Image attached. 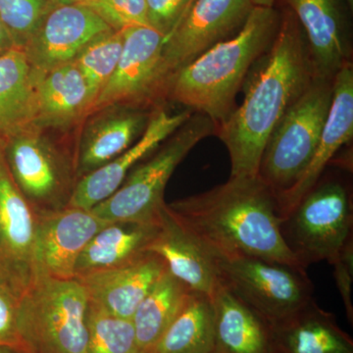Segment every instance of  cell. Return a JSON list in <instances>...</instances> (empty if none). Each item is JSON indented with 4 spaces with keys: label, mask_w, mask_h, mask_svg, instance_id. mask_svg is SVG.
Here are the masks:
<instances>
[{
    "label": "cell",
    "mask_w": 353,
    "mask_h": 353,
    "mask_svg": "<svg viewBox=\"0 0 353 353\" xmlns=\"http://www.w3.org/2000/svg\"><path fill=\"white\" fill-rule=\"evenodd\" d=\"M314 79L305 36L288 9L270 48L246 77L241 105L216 127L229 152L231 178L259 175L272 132Z\"/></svg>",
    "instance_id": "cell-1"
},
{
    "label": "cell",
    "mask_w": 353,
    "mask_h": 353,
    "mask_svg": "<svg viewBox=\"0 0 353 353\" xmlns=\"http://www.w3.org/2000/svg\"><path fill=\"white\" fill-rule=\"evenodd\" d=\"M168 208L215 260L252 256L303 268L281 233L275 194L259 175L230 176Z\"/></svg>",
    "instance_id": "cell-2"
},
{
    "label": "cell",
    "mask_w": 353,
    "mask_h": 353,
    "mask_svg": "<svg viewBox=\"0 0 353 353\" xmlns=\"http://www.w3.org/2000/svg\"><path fill=\"white\" fill-rule=\"evenodd\" d=\"M282 14L274 7H253L243 28L215 44L174 76L167 99L201 113L216 127L229 117L253 64L270 48Z\"/></svg>",
    "instance_id": "cell-3"
},
{
    "label": "cell",
    "mask_w": 353,
    "mask_h": 353,
    "mask_svg": "<svg viewBox=\"0 0 353 353\" xmlns=\"http://www.w3.org/2000/svg\"><path fill=\"white\" fill-rule=\"evenodd\" d=\"M88 297L78 279L37 276L19 297L17 334L26 353H85Z\"/></svg>",
    "instance_id": "cell-4"
},
{
    "label": "cell",
    "mask_w": 353,
    "mask_h": 353,
    "mask_svg": "<svg viewBox=\"0 0 353 353\" xmlns=\"http://www.w3.org/2000/svg\"><path fill=\"white\" fill-rule=\"evenodd\" d=\"M216 125L201 113L192 116L161 145L137 164L119 189L90 209L108 222L158 223L164 190L179 164L202 139L215 134Z\"/></svg>",
    "instance_id": "cell-5"
},
{
    "label": "cell",
    "mask_w": 353,
    "mask_h": 353,
    "mask_svg": "<svg viewBox=\"0 0 353 353\" xmlns=\"http://www.w3.org/2000/svg\"><path fill=\"white\" fill-rule=\"evenodd\" d=\"M285 245L303 269L332 261L353 236L352 188L340 176L323 174L281 221Z\"/></svg>",
    "instance_id": "cell-6"
},
{
    "label": "cell",
    "mask_w": 353,
    "mask_h": 353,
    "mask_svg": "<svg viewBox=\"0 0 353 353\" xmlns=\"http://www.w3.org/2000/svg\"><path fill=\"white\" fill-rule=\"evenodd\" d=\"M332 99L333 80L314 79L272 132L259 176L275 196L290 189L314 157Z\"/></svg>",
    "instance_id": "cell-7"
},
{
    "label": "cell",
    "mask_w": 353,
    "mask_h": 353,
    "mask_svg": "<svg viewBox=\"0 0 353 353\" xmlns=\"http://www.w3.org/2000/svg\"><path fill=\"white\" fill-rule=\"evenodd\" d=\"M0 141L14 182L37 214L69 205L79 181L75 152L34 126Z\"/></svg>",
    "instance_id": "cell-8"
},
{
    "label": "cell",
    "mask_w": 353,
    "mask_h": 353,
    "mask_svg": "<svg viewBox=\"0 0 353 353\" xmlns=\"http://www.w3.org/2000/svg\"><path fill=\"white\" fill-rule=\"evenodd\" d=\"M215 261L221 284L270 324L314 299L306 269L252 256Z\"/></svg>",
    "instance_id": "cell-9"
},
{
    "label": "cell",
    "mask_w": 353,
    "mask_h": 353,
    "mask_svg": "<svg viewBox=\"0 0 353 353\" xmlns=\"http://www.w3.org/2000/svg\"><path fill=\"white\" fill-rule=\"evenodd\" d=\"M123 32L119 62L90 106L88 117L115 105L153 111L162 108V102L167 99L161 73L163 34L150 26H132Z\"/></svg>",
    "instance_id": "cell-10"
},
{
    "label": "cell",
    "mask_w": 353,
    "mask_h": 353,
    "mask_svg": "<svg viewBox=\"0 0 353 353\" xmlns=\"http://www.w3.org/2000/svg\"><path fill=\"white\" fill-rule=\"evenodd\" d=\"M252 0H194L164 39L161 73L168 97L174 76L215 44L234 36L253 9Z\"/></svg>",
    "instance_id": "cell-11"
},
{
    "label": "cell",
    "mask_w": 353,
    "mask_h": 353,
    "mask_svg": "<svg viewBox=\"0 0 353 353\" xmlns=\"http://www.w3.org/2000/svg\"><path fill=\"white\" fill-rule=\"evenodd\" d=\"M37 213L14 182L0 141V280L19 296L36 279Z\"/></svg>",
    "instance_id": "cell-12"
},
{
    "label": "cell",
    "mask_w": 353,
    "mask_h": 353,
    "mask_svg": "<svg viewBox=\"0 0 353 353\" xmlns=\"http://www.w3.org/2000/svg\"><path fill=\"white\" fill-rule=\"evenodd\" d=\"M92 210L66 206L37 214L34 260L37 276L75 278L81 253L99 230L108 224Z\"/></svg>",
    "instance_id": "cell-13"
},
{
    "label": "cell",
    "mask_w": 353,
    "mask_h": 353,
    "mask_svg": "<svg viewBox=\"0 0 353 353\" xmlns=\"http://www.w3.org/2000/svg\"><path fill=\"white\" fill-rule=\"evenodd\" d=\"M111 31L87 6L55 4L23 50L34 68L48 71L73 62L88 43Z\"/></svg>",
    "instance_id": "cell-14"
},
{
    "label": "cell",
    "mask_w": 353,
    "mask_h": 353,
    "mask_svg": "<svg viewBox=\"0 0 353 353\" xmlns=\"http://www.w3.org/2000/svg\"><path fill=\"white\" fill-rule=\"evenodd\" d=\"M307 41L315 79L334 80L352 63V46L341 0H285Z\"/></svg>",
    "instance_id": "cell-15"
},
{
    "label": "cell",
    "mask_w": 353,
    "mask_h": 353,
    "mask_svg": "<svg viewBox=\"0 0 353 353\" xmlns=\"http://www.w3.org/2000/svg\"><path fill=\"white\" fill-rule=\"evenodd\" d=\"M192 113L188 109L175 114L169 113L163 108L153 110L145 131L131 148L108 164L79 179L69 205L90 210L112 196L130 171L152 154Z\"/></svg>",
    "instance_id": "cell-16"
},
{
    "label": "cell",
    "mask_w": 353,
    "mask_h": 353,
    "mask_svg": "<svg viewBox=\"0 0 353 353\" xmlns=\"http://www.w3.org/2000/svg\"><path fill=\"white\" fill-rule=\"evenodd\" d=\"M353 137V67L345 65L334 76L333 99L317 150L307 168L290 189L276 196L281 221L320 180L325 169Z\"/></svg>",
    "instance_id": "cell-17"
},
{
    "label": "cell",
    "mask_w": 353,
    "mask_h": 353,
    "mask_svg": "<svg viewBox=\"0 0 353 353\" xmlns=\"http://www.w3.org/2000/svg\"><path fill=\"white\" fill-rule=\"evenodd\" d=\"M152 111L110 106L92 115L76 148L77 175L82 176L108 164L131 148L145 131Z\"/></svg>",
    "instance_id": "cell-18"
},
{
    "label": "cell",
    "mask_w": 353,
    "mask_h": 353,
    "mask_svg": "<svg viewBox=\"0 0 353 353\" xmlns=\"http://www.w3.org/2000/svg\"><path fill=\"white\" fill-rule=\"evenodd\" d=\"M167 271L164 260L154 252L131 263L76 278L87 292L88 303L116 317L131 319L139 303Z\"/></svg>",
    "instance_id": "cell-19"
},
{
    "label": "cell",
    "mask_w": 353,
    "mask_h": 353,
    "mask_svg": "<svg viewBox=\"0 0 353 353\" xmlns=\"http://www.w3.org/2000/svg\"><path fill=\"white\" fill-rule=\"evenodd\" d=\"M148 252L157 253L167 270L192 292L214 296L220 279L214 257L199 239L176 219L168 204L160 214L159 231Z\"/></svg>",
    "instance_id": "cell-20"
},
{
    "label": "cell",
    "mask_w": 353,
    "mask_h": 353,
    "mask_svg": "<svg viewBox=\"0 0 353 353\" xmlns=\"http://www.w3.org/2000/svg\"><path fill=\"white\" fill-rule=\"evenodd\" d=\"M92 101L88 83L75 62L39 71L30 126L43 131L67 129L88 118Z\"/></svg>",
    "instance_id": "cell-21"
},
{
    "label": "cell",
    "mask_w": 353,
    "mask_h": 353,
    "mask_svg": "<svg viewBox=\"0 0 353 353\" xmlns=\"http://www.w3.org/2000/svg\"><path fill=\"white\" fill-rule=\"evenodd\" d=\"M212 303L216 350L220 353H278L270 323L225 285H219Z\"/></svg>",
    "instance_id": "cell-22"
},
{
    "label": "cell",
    "mask_w": 353,
    "mask_h": 353,
    "mask_svg": "<svg viewBox=\"0 0 353 353\" xmlns=\"http://www.w3.org/2000/svg\"><path fill=\"white\" fill-rule=\"evenodd\" d=\"M271 326L278 353H353L352 339L314 299Z\"/></svg>",
    "instance_id": "cell-23"
},
{
    "label": "cell",
    "mask_w": 353,
    "mask_h": 353,
    "mask_svg": "<svg viewBox=\"0 0 353 353\" xmlns=\"http://www.w3.org/2000/svg\"><path fill=\"white\" fill-rule=\"evenodd\" d=\"M159 222L108 223L83 248L77 261L75 278L119 268L139 259L148 252L159 231Z\"/></svg>",
    "instance_id": "cell-24"
},
{
    "label": "cell",
    "mask_w": 353,
    "mask_h": 353,
    "mask_svg": "<svg viewBox=\"0 0 353 353\" xmlns=\"http://www.w3.org/2000/svg\"><path fill=\"white\" fill-rule=\"evenodd\" d=\"M38 75L23 48L0 54V139L31 125Z\"/></svg>",
    "instance_id": "cell-25"
},
{
    "label": "cell",
    "mask_w": 353,
    "mask_h": 353,
    "mask_svg": "<svg viewBox=\"0 0 353 353\" xmlns=\"http://www.w3.org/2000/svg\"><path fill=\"white\" fill-rule=\"evenodd\" d=\"M215 350L212 299L190 290L175 319L148 353H214Z\"/></svg>",
    "instance_id": "cell-26"
},
{
    "label": "cell",
    "mask_w": 353,
    "mask_h": 353,
    "mask_svg": "<svg viewBox=\"0 0 353 353\" xmlns=\"http://www.w3.org/2000/svg\"><path fill=\"white\" fill-rule=\"evenodd\" d=\"M189 292L168 270L158 280L132 318L139 353H148L154 347L182 308Z\"/></svg>",
    "instance_id": "cell-27"
},
{
    "label": "cell",
    "mask_w": 353,
    "mask_h": 353,
    "mask_svg": "<svg viewBox=\"0 0 353 353\" xmlns=\"http://www.w3.org/2000/svg\"><path fill=\"white\" fill-rule=\"evenodd\" d=\"M123 44V30L111 31L88 43L74 60L88 83L94 101L115 71Z\"/></svg>",
    "instance_id": "cell-28"
},
{
    "label": "cell",
    "mask_w": 353,
    "mask_h": 353,
    "mask_svg": "<svg viewBox=\"0 0 353 353\" xmlns=\"http://www.w3.org/2000/svg\"><path fill=\"white\" fill-rule=\"evenodd\" d=\"M85 353H139L131 319L116 317L88 305Z\"/></svg>",
    "instance_id": "cell-29"
},
{
    "label": "cell",
    "mask_w": 353,
    "mask_h": 353,
    "mask_svg": "<svg viewBox=\"0 0 353 353\" xmlns=\"http://www.w3.org/2000/svg\"><path fill=\"white\" fill-rule=\"evenodd\" d=\"M55 4L54 0H0V21L16 48H25Z\"/></svg>",
    "instance_id": "cell-30"
},
{
    "label": "cell",
    "mask_w": 353,
    "mask_h": 353,
    "mask_svg": "<svg viewBox=\"0 0 353 353\" xmlns=\"http://www.w3.org/2000/svg\"><path fill=\"white\" fill-rule=\"evenodd\" d=\"M85 6L94 11L114 31L148 25L145 0H92Z\"/></svg>",
    "instance_id": "cell-31"
},
{
    "label": "cell",
    "mask_w": 353,
    "mask_h": 353,
    "mask_svg": "<svg viewBox=\"0 0 353 353\" xmlns=\"http://www.w3.org/2000/svg\"><path fill=\"white\" fill-rule=\"evenodd\" d=\"M150 27L166 39L189 8L190 0H145Z\"/></svg>",
    "instance_id": "cell-32"
},
{
    "label": "cell",
    "mask_w": 353,
    "mask_h": 353,
    "mask_svg": "<svg viewBox=\"0 0 353 353\" xmlns=\"http://www.w3.org/2000/svg\"><path fill=\"white\" fill-rule=\"evenodd\" d=\"M19 294L0 280V347L20 348L17 334Z\"/></svg>",
    "instance_id": "cell-33"
},
{
    "label": "cell",
    "mask_w": 353,
    "mask_h": 353,
    "mask_svg": "<svg viewBox=\"0 0 353 353\" xmlns=\"http://www.w3.org/2000/svg\"><path fill=\"white\" fill-rule=\"evenodd\" d=\"M330 264L334 266V277L336 287L343 299L348 321L352 325L353 236L348 239Z\"/></svg>",
    "instance_id": "cell-34"
},
{
    "label": "cell",
    "mask_w": 353,
    "mask_h": 353,
    "mask_svg": "<svg viewBox=\"0 0 353 353\" xmlns=\"http://www.w3.org/2000/svg\"><path fill=\"white\" fill-rule=\"evenodd\" d=\"M13 48H16V46H14L12 39L9 36L4 26L2 25L1 21H0V54Z\"/></svg>",
    "instance_id": "cell-35"
},
{
    "label": "cell",
    "mask_w": 353,
    "mask_h": 353,
    "mask_svg": "<svg viewBox=\"0 0 353 353\" xmlns=\"http://www.w3.org/2000/svg\"><path fill=\"white\" fill-rule=\"evenodd\" d=\"M92 0H54L55 3L58 6H85Z\"/></svg>",
    "instance_id": "cell-36"
},
{
    "label": "cell",
    "mask_w": 353,
    "mask_h": 353,
    "mask_svg": "<svg viewBox=\"0 0 353 353\" xmlns=\"http://www.w3.org/2000/svg\"><path fill=\"white\" fill-rule=\"evenodd\" d=\"M253 6L255 7H274L275 0H252Z\"/></svg>",
    "instance_id": "cell-37"
},
{
    "label": "cell",
    "mask_w": 353,
    "mask_h": 353,
    "mask_svg": "<svg viewBox=\"0 0 353 353\" xmlns=\"http://www.w3.org/2000/svg\"><path fill=\"white\" fill-rule=\"evenodd\" d=\"M0 353H26L20 348L10 347H0Z\"/></svg>",
    "instance_id": "cell-38"
},
{
    "label": "cell",
    "mask_w": 353,
    "mask_h": 353,
    "mask_svg": "<svg viewBox=\"0 0 353 353\" xmlns=\"http://www.w3.org/2000/svg\"><path fill=\"white\" fill-rule=\"evenodd\" d=\"M345 2H347V7H350V8L352 10L353 0H345Z\"/></svg>",
    "instance_id": "cell-39"
},
{
    "label": "cell",
    "mask_w": 353,
    "mask_h": 353,
    "mask_svg": "<svg viewBox=\"0 0 353 353\" xmlns=\"http://www.w3.org/2000/svg\"><path fill=\"white\" fill-rule=\"evenodd\" d=\"M192 1H194V0H190V4H192ZM190 6H189V7H190ZM188 9H189V8H188ZM188 9H187V10H188Z\"/></svg>",
    "instance_id": "cell-40"
},
{
    "label": "cell",
    "mask_w": 353,
    "mask_h": 353,
    "mask_svg": "<svg viewBox=\"0 0 353 353\" xmlns=\"http://www.w3.org/2000/svg\"><path fill=\"white\" fill-rule=\"evenodd\" d=\"M214 353H220L218 350H215Z\"/></svg>",
    "instance_id": "cell-41"
}]
</instances>
